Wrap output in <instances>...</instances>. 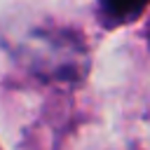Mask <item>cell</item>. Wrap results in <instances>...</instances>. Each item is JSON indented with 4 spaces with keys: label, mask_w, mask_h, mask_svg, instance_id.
Instances as JSON below:
<instances>
[{
    "label": "cell",
    "mask_w": 150,
    "mask_h": 150,
    "mask_svg": "<svg viewBox=\"0 0 150 150\" xmlns=\"http://www.w3.org/2000/svg\"><path fill=\"white\" fill-rule=\"evenodd\" d=\"M145 0H105V9L120 16H127L131 9H138Z\"/></svg>",
    "instance_id": "obj_1"
}]
</instances>
